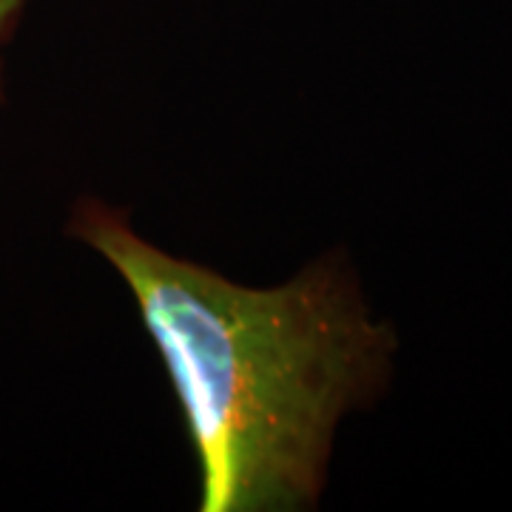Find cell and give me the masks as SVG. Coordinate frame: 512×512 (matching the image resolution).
I'll list each match as a JSON object with an SVG mask.
<instances>
[{
  "label": "cell",
  "instance_id": "cell-1",
  "mask_svg": "<svg viewBox=\"0 0 512 512\" xmlns=\"http://www.w3.org/2000/svg\"><path fill=\"white\" fill-rule=\"evenodd\" d=\"M72 234L134 296L183 404L200 461L202 512H291L322 493L350 410L393 376L396 330L325 262L276 288H245L131 231L103 202Z\"/></svg>",
  "mask_w": 512,
  "mask_h": 512
},
{
  "label": "cell",
  "instance_id": "cell-2",
  "mask_svg": "<svg viewBox=\"0 0 512 512\" xmlns=\"http://www.w3.org/2000/svg\"><path fill=\"white\" fill-rule=\"evenodd\" d=\"M23 3H26V0H0V37H3V32L12 26V20L18 18Z\"/></svg>",
  "mask_w": 512,
  "mask_h": 512
}]
</instances>
